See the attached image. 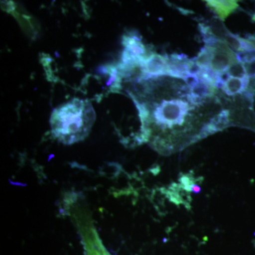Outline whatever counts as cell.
Returning a JSON list of instances; mask_svg holds the SVG:
<instances>
[{
	"label": "cell",
	"instance_id": "1",
	"mask_svg": "<svg viewBox=\"0 0 255 255\" xmlns=\"http://www.w3.org/2000/svg\"><path fill=\"white\" fill-rule=\"evenodd\" d=\"M96 120L95 111L87 100L73 99L57 107L50 117L53 136L65 145L85 140Z\"/></svg>",
	"mask_w": 255,
	"mask_h": 255
},
{
	"label": "cell",
	"instance_id": "2",
	"mask_svg": "<svg viewBox=\"0 0 255 255\" xmlns=\"http://www.w3.org/2000/svg\"><path fill=\"white\" fill-rule=\"evenodd\" d=\"M213 47V55L209 68L216 74L226 73L233 64L237 63L236 53L226 43L219 41Z\"/></svg>",
	"mask_w": 255,
	"mask_h": 255
},
{
	"label": "cell",
	"instance_id": "3",
	"mask_svg": "<svg viewBox=\"0 0 255 255\" xmlns=\"http://www.w3.org/2000/svg\"><path fill=\"white\" fill-rule=\"evenodd\" d=\"M140 68L142 80L168 75V67L164 55L152 53L148 58L140 63Z\"/></svg>",
	"mask_w": 255,
	"mask_h": 255
},
{
	"label": "cell",
	"instance_id": "4",
	"mask_svg": "<svg viewBox=\"0 0 255 255\" xmlns=\"http://www.w3.org/2000/svg\"><path fill=\"white\" fill-rule=\"evenodd\" d=\"M229 121L231 127L243 128L255 132L254 109L231 108L229 110Z\"/></svg>",
	"mask_w": 255,
	"mask_h": 255
},
{
	"label": "cell",
	"instance_id": "5",
	"mask_svg": "<svg viewBox=\"0 0 255 255\" xmlns=\"http://www.w3.org/2000/svg\"><path fill=\"white\" fill-rule=\"evenodd\" d=\"M205 2L210 9L214 11L223 21L239 7L238 1L234 0H208Z\"/></svg>",
	"mask_w": 255,
	"mask_h": 255
},
{
	"label": "cell",
	"instance_id": "6",
	"mask_svg": "<svg viewBox=\"0 0 255 255\" xmlns=\"http://www.w3.org/2000/svg\"><path fill=\"white\" fill-rule=\"evenodd\" d=\"M249 82L250 78H248V77L244 79L230 77L225 83L223 91L226 95L230 96V97L241 95L243 92L246 91L247 88H248Z\"/></svg>",
	"mask_w": 255,
	"mask_h": 255
},
{
	"label": "cell",
	"instance_id": "7",
	"mask_svg": "<svg viewBox=\"0 0 255 255\" xmlns=\"http://www.w3.org/2000/svg\"><path fill=\"white\" fill-rule=\"evenodd\" d=\"M226 44H227L231 49L235 51L243 52L253 49L254 46L246 38L233 34L231 32H228V34L225 37L224 41Z\"/></svg>",
	"mask_w": 255,
	"mask_h": 255
},
{
	"label": "cell",
	"instance_id": "8",
	"mask_svg": "<svg viewBox=\"0 0 255 255\" xmlns=\"http://www.w3.org/2000/svg\"><path fill=\"white\" fill-rule=\"evenodd\" d=\"M209 26L210 31L212 33L213 36L218 40V41L223 42L225 37L228 34V30L225 26L223 21H221L219 18H213L210 20L207 23ZM224 43V42H223Z\"/></svg>",
	"mask_w": 255,
	"mask_h": 255
},
{
	"label": "cell",
	"instance_id": "9",
	"mask_svg": "<svg viewBox=\"0 0 255 255\" xmlns=\"http://www.w3.org/2000/svg\"><path fill=\"white\" fill-rule=\"evenodd\" d=\"M213 55V47L205 46L201 48V51L193 60L201 68H209Z\"/></svg>",
	"mask_w": 255,
	"mask_h": 255
},
{
	"label": "cell",
	"instance_id": "10",
	"mask_svg": "<svg viewBox=\"0 0 255 255\" xmlns=\"http://www.w3.org/2000/svg\"><path fill=\"white\" fill-rule=\"evenodd\" d=\"M227 73L231 78L244 79L247 77L244 65L239 62L231 65L228 69Z\"/></svg>",
	"mask_w": 255,
	"mask_h": 255
},
{
	"label": "cell",
	"instance_id": "11",
	"mask_svg": "<svg viewBox=\"0 0 255 255\" xmlns=\"http://www.w3.org/2000/svg\"><path fill=\"white\" fill-rule=\"evenodd\" d=\"M87 255H110L98 241H88L86 244Z\"/></svg>",
	"mask_w": 255,
	"mask_h": 255
},
{
	"label": "cell",
	"instance_id": "12",
	"mask_svg": "<svg viewBox=\"0 0 255 255\" xmlns=\"http://www.w3.org/2000/svg\"><path fill=\"white\" fill-rule=\"evenodd\" d=\"M236 54L239 63L245 64L255 60V48L247 51L238 52Z\"/></svg>",
	"mask_w": 255,
	"mask_h": 255
},
{
	"label": "cell",
	"instance_id": "13",
	"mask_svg": "<svg viewBox=\"0 0 255 255\" xmlns=\"http://www.w3.org/2000/svg\"><path fill=\"white\" fill-rule=\"evenodd\" d=\"M201 71V68L192 59L188 60L186 65V73L187 75L199 77Z\"/></svg>",
	"mask_w": 255,
	"mask_h": 255
},
{
	"label": "cell",
	"instance_id": "14",
	"mask_svg": "<svg viewBox=\"0 0 255 255\" xmlns=\"http://www.w3.org/2000/svg\"><path fill=\"white\" fill-rule=\"evenodd\" d=\"M245 69H246V75L248 78H255V60L243 64Z\"/></svg>",
	"mask_w": 255,
	"mask_h": 255
},
{
	"label": "cell",
	"instance_id": "15",
	"mask_svg": "<svg viewBox=\"0 0 255 255\" xmlns=\"http://www.w3.org/2000/svg\"><path fill=\"white\" fill-rule=\"evenodd\" d=\"M252 20L255 22V13L253 15V16H252Z\"/></svg>",
	"mask_w": 255,
	"mask_h": 255
}]
</instances>
